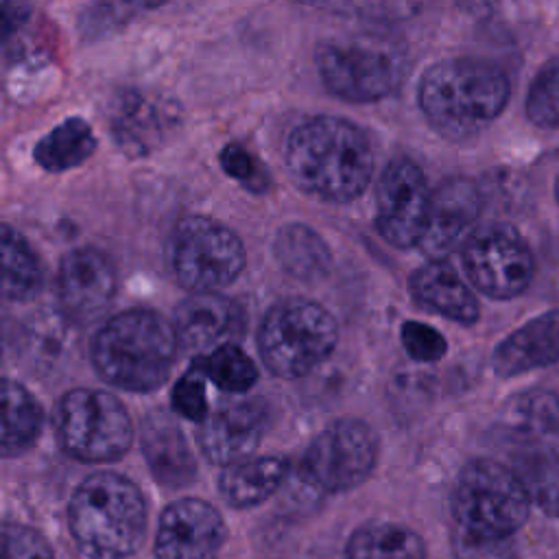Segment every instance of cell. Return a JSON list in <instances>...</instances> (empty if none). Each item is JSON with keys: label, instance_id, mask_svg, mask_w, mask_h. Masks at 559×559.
<instances>
[{"label": "cell", "instance_id": "obj_1", "mask_svg": "<svg viewBox=\"0 0 559 559\" xmlns=\"http://www.w3.org/2000/svg\"><path fill=\"white\" fill-rule=\"evenodd\" d=\"M290 179L308 194L345 203L365 192L373 175V151L360 127L336 116H317L286 140Z\"/></svg>", "mask_w": 559, "mask_h": 559}, {"label": "cell", "instance_id": "obj_2", "mask_svg": "<svg viewBox=\"0 0 559 559\" xmlns=\"http://www.w3.org/2000/svg\"><path fill=\"white\" fill-rule=\"evenodd\" d=\"M509 100L507 74L483 59H445L430 66L417 87V103L430 127L448 140L485 131Z\"/></svg>", "mask_w": 559, "mask_h": 559}, {"label": "cell", "instance_id": "obj_3", "mask_svg": "<svg viewBox=\"0 0 559 559\" xmlns=\"http://www.w3.org/2000/svg\"><path fill=\"white\" fill-rule=\"evenodd\" d=\"M70 531L90 559H127L142 544L146 504L140 489L114 472L87 476L70 502Z\"/></svg>", "mask_w": 559, "mask_h": 559}, {"label": "cell", "instance_id": "obj_4", "mask_svg": "<svg viewBox=\"0 0 559 559\" xmlns=\"http://www.w3.org/2000/svg\"><path fill=\"white\" fill-rule=\"evenodd\" d=\"M175 328L157 312L129 310L107 321L94 338L92 360L103 380L127 391H153L170 373Z\"/></svg>", "mask_w": 559, "mask_h": 559}, {"label": "cell", "instance_id": "obj_5", "mask_svg": "<svg viewBox=\"0 0 559 559\" xmlns=\"http://www.w3.org/2000/svg\"><path fill=\"white\" fill-rule=\"evenodd\" d=\"M338 328L317 301L290 297L269 308L258 332V347L269 371L297 378L321 365L334 349Z\"/></svg>", "mask_w": 559, "mask_h": 559}, {"label": "cell", "instance_id": "obj_6", "mask_svg": "<svg viewBox=\"0 0 559 559\" xmlns=\"http://www.w3.org/2000/svg\"><path fill=\"white\" fill-rule=\"evenodd\" d=\"M531 496L518 476L493 461H472L452 493L456 528L480 537H511L528 518Z\"/></svg>", "mask_w": 559, "mask_h": 559}, {"label": "cell", "instance_id": "obj_7", "mask_svg": "<svg viewBox=\"0 0 559 559\" xmlns=\"http://www.w3.org/2000/svg\"><path fill=\"white\" fill-rule=\"evenodd\" d=\"M55 426L63 450L87 463L116 461L133 441V424L124 404L96 389L66 393L59 402Z\"/></svg>", "mask_w": 559, "mask_h": 559}, {"label": "cell", "instance_id": "obj_8", "mask_svg": "<svg viewBox=\"0 0 559 559\" xmlns=\"http://www.w3.org/2000/svg\"><path fill=\"white\" fill-rule=\"evenodd\" d=\"M323 85L349 103L389 96L404 79L402 52L378 39H328L314 52Z\"/></svg>", "mask_w": 559, "mask_h": 559}, {"label": "cell", "instance_id": "obj_9", "mask_svg": "<svg viewBox=\"0 0 559 559\" xmlns=\"http://www.w3.org/2000/svg\"><path fill=\"white\" fill-rule=\"evenodd\" d=\"M245 266L240 238L223 223L207 216L183 218L173 236V269L186 288L194 293L231 284Z\"/></svg>", "mask_w": 559, "mask_h": 559}, {"label": "cell", "instance_id": "obj_10", "mask_svg": "<svg viewBox=\"0 0 559 559\" xmlns=\"http://www.w3.org/2000/svg\"><path fill=\"white\" fill-rule=\"evenodd\" d=\"M378 459L373 430L356 419L336 421L306 448L304 478L321 491H345L362 483Z\"/></svg>", "mask_w": 559, "mask_h": 559}, {"label": "cell", "instance_id": "obj_11", "mask_svg": "<svg viewBox=\"0 0 559 559\" xmlns=\"http://www.w3.org/2000/svg\"><path fill=\"white\" fill-rule=\"evenodd\" d=\"M463 264L474 286L493 297L520 295L533 277V253L509 225H487L472 234L463 247Z\"/></svg>", "mask_w": 559, "mask_h": 559}, {"label": "cell", "instance_id": "obj_12", "mask_svg": "<svg viewBox=\"0 0 559 559\" xmlns=\"http://www.w3.org/2000/svg\"><path fill=\"white\" fill-rule=\"evenodd\" d=\"M428 181L424 170L408 157H397L386 164L376 194V225L380 236L400 249L419 245L428 210Z\"/></svg>", "mask_w": 559, "mask_h": 559}, {"label": "cell", "instance_id": "obj_13", "mask_svg": "<svg viewBox=\"0 0 559 559\" xmlns=\"http://www.w3.org/2000/svg\"><path fill=\"white\" fill-rule=\"evenodd\" d=\"M227 528L221 513L197 498L168 504L159 518L155 559H216Z\"/></svg>", "mask_w": 559, "mask_h": 559}, {"label": "cell", "instance_id": "obj_14", "mask_svg": "<svg viewBox=\"0 0 559 559\" xmlns=\"http://www.w3.org/2000/svg\"><path fill=\"white\" fill-rule=\"evenodd\" d=\"M109 131L129 155L155 151L179 122L177 103L140 90H120L107 107Z\"/></svg>", "mask_w": 559, "mask_h": 559}, {"label": "cell", "instance_id": "obj_15", "mask_svg": "<svg viewBox=\"0 0 559 559\" xmlns=\"http://www.w3.org/2000/svg\"><path fill=\"white\" fill-rule=\"evenodd\" d=\"M478 214V188L463 177L445 179L430 197V210L419 240L421 251L430 260H445L472 238Z\"/></svg>", "mask_w": 559, "mask_h": 559}, {"label": "cell", "instance_id": "obj_16", "mask_svg": "<svg viewBox=\"0 0 559 559\" xmlns=\"http://www.w3.org/2000/svg\"><path fill=\"white\" fill-rule=\"evenodd\" d=\"M59 301L74 321L98 317L116 293V271L105 253L92 247L63 255L59 266Z\"/></svg>", "mask_w": 559, "mask_h": 559}, {"label": "cell", "instance_id": "obj_17", "mask_svg": "<svg viewBox=\"0 0 559 559\" xmlns=\"http://www.w3.org/2000/svg\"><path fill=\"white\" fill-rule=\"evenodd\" d=\"M266 413L258 402L223 406L207 415L199 428L203 454L221 465L245 461L264 435Z\"/></svg>", "mask_w": 559, "mask_h": 559}, {"label": "cell", "instance_id": "obj_18", "mask_svg": "<svg viewBox=\"0 0 559 559\" xmlns=\"http://www.w3.org/2000/svg\"><path fill=\"white\" fill-rule=\"evenodd\" d=\"M242 330L238 306L214 290L192 293L175 310V332L179 343L190 352L218 347Z\"/></svg>", "mask_w": 559, "mask_h": 559}, {"label": "cell", "instance_id": "obj_19", "mask_svg": "<svg viewBox=\"0 0 559 559\" xmlns=\"http://www.w3.org/2000/svg\"><path fill=\"white\" fill-rule=\"evenodd\" d=\"M559 360V310H548L515 332L493 352L496 373L511 378L531 369H542Z\"/></svg>", "mask_w": 559, "mask_h": 559}, {"label": "cell", "instance_id": "obj_20", "mask_svg": "<svg viewBox=\"0 0 559 559\" xmlns=\"http://www.w3.org/2000/svg\"><path fill=\"white\" fill-rule=\"evenodd\" d=\"M140 443L153 476L166 487H183L197 465L179 426L162 411L148 413L140 428Z\"/></svg>", "mask_w": 559, "mask_h": 559}, {"label": "cell", "instance_id": "obj_21", "mask_svg": "<svg viewBox=\"0 0 559 559\" xmlns=\"http://www.w3.org/2000/svg\"><path fill=\"white\" fill-rule=\"evenodd\" d=\"M413 299L432 312H439L459 323H474L478 319V301L459 273L443 260H430L411 275Z\"/></svg>", "mask_w": 559, "mask_h": 559}, {"label": "cell", "instance_id": "obj_22", "mask_svg": "<svg viewBox=\"0 0 559 559\" xmlns=\"http://www.w3.org/2000/svg\"><path fill=\"white\" fill-rule=\"evenodd\" d=\"M286 463L277 456H262L231 463L221 476L223 498L236 507H253L266 500L284 480Z\"/></svg>", "mask_w": 559, "mask_h": 559}, {"label": "cell", "instance_id": "obj_23", "mask_svg": "<svg viewBox=\"0 0 559 559\" xmlns=\"http://www.w3.org/2000/svg\"><path fill=\"white\" fill-rule=\"evenodd\" d=\"M96 148V135L83 118H68L46 133L33 148L35 162L48 173H63L83 164Z\"/></svg>", "mask_w": 559, "mask_h": 559}, {"label": "cell", "instance_id": "obj_24", "mask_svg": "<svg viewBox=\"0 0 559 559\" xmlns=\"http://www.w3.org/2000/svg\"><path fill=\"white\" fill-rule=\"evenodd\" d=\"M2 454L15 456L39 437L44 421L41 406L22 384L9 378L2 382Z\"/></svg>", "mask_w": 559, "mask_h": 559}, {"label": "cell", "instance_id": "obj_25", "mask_svg": "<svg viewBox=\"0 0 559 559\" xmlns=\"http://www.w3.org/2000/svg\"><path fill=\"white\" fill-rule=\"evenodd\" d=\"M347 559H426L421 537L402 524H369L354 533Z\"/></svg>", "mask_w": 559, "mask_h": 559}, {"label": "cell", "instance_id": "obj_26", "mask_svg": "<svg viewBox=\"0 0 559 559\" xmlns=\"http://www.w3.org/2000/svg\"><path fill=\"white\" fill-rule=\"evenodd\" d=\"M2 295L11 301H26L41 288V266L31 245L11 225H2Z\"/></svg>", "mask_w": 559, "mask_h": 559}, {"label": "cell", "instance_id": "obj_27", "mask_svg": "<svg viewBox=\"0 0 559 559\" xmlns=\"http://www.w3.org/2000/svg\"><path fill=\"white\" fill-rule=\"evenodd\" d=\"M275 255L288 273L301 280H314L330 266V251L321 236L299 223L286 225L277 231Z\"/></svg>", "mask_w": 559, "mask_h": 559}, {"label": "cell", "instance_id": "obj_28", "mask_svg": "<svg viewBox=\"0 0 559 559\" xmlns=\"http://www.w3.org/2000/svg\"><path fill=\"white\" fill-rule=\"evenodd\" d=\"M531 500L550 515H559V445L531 450L518 469Z\"/></svg>", "mask_w": 559, "mask_h": 559}, {"label": "cell", "instance_id": "obj_29", "mask_svg": "<svg viewBox=\"0 0 559 559\" xmlns=\"http://www.w3.org/2000/svg\"><path fill=\"white\" fill-rule=\"evenodd\" d=\"M197 369H201L218 389L229 393H245L258 380V369L253 360L236 345L223 343L203 358Z\"/></svg>", "mask_w": 559, "mask_h": 559}, {"label": "cell", "instance_id": "obj_30", "mask_svg": "<svg viewBox=\"0 0 559 559\" xmlns=\"http://www.w3.org/2000/svg\"><path fill=\"white\" fill-rule=\"evenodd\" d=\"M509 421L526 437L542 439L559 428V397L550 391H526L513 400Z\"/></svg>", "mask_w": 559, "mask_h": 559}, {"label": "cell", "instance_id": "obj_31", "mask_svg": "<svg viewBox=\"0 0 559 559\" xmlns=\"http://www.w3.org/2000/svg\"><path fill=\"white\" fill-rule=\"evenodd\" d=\"M526 116L542 129H559V57L550 59L533 79L526 96Z\"/></svg>", "mask_w": 559, "mask_h": 559}, {"label": "cell", "instance_id": "obj_32", "mask_svg": "<svg viewBox=\"0 0 559 559\" xmlns=\"http://www.w3.org/2000/svg\"><path fill=\"white\" fill-rule=\"evenodd\" d=\"M2 559H57L50 544L33 528L22 524H4Z\"/></svg>", "mask_w": 559, "mask_h": 559}, {"label": "cell", "instance_id": "obj_33", "mask_svg": "<svg viewBox=\"0 0 559 559\" xmlns=\"http://www.w3.org/2000/svg\"><path fill=\"white\" fill-rule=\"evenodd\" d=\"M400 334H402V345L406 354L419 362L439 360L448 349L441 332L419 321H406Z\"/></svg>", "mask_w": 559, "mask_h": 559}, {"label": "cell", "instance_id": "obj_34", "mask_svg": "<svg viewBox=\"0 0 559 559\" xmlns=\"http://www.w3.org/2000/svg\"><path fill=\"white\" fill-rule=\"evenodd\" d=\"M452 544L456 559H515L509 537H480L456 528Z\"/></svg>", "mask_w": 559, "mask_h": 559}, {"label": "cell", "instance_id": "obj_35", "mask_svg": "<svg viewBox=\"0 0 559 559\" xmlns=\"http://www.w3.org/2000/svg\"><path fill=\"white\" fill-rule=\"evenodd\" d=\"M173 408L186 419L203 421L207 417V397L205 386L197 373H186L177 380L170 395Z\"/></svg>", "mask_w": 559, "mask_h": 559}, {"label": "cell", "instance_id": "obj_36", "mask_svg": "<svg viewBox=\"0 0 559 559\" xmlns=\"http://www.w3.org/2000/svg\"><path fill=\"white\" fill-rule=\"evenodd\" d=\"M221 166L229 177L242 181L245 186L255 188V190L262 188V173L245 146H240L236 142L227 144L221 151Z\"/></svg>", "mask_w": 559, "mask_h": 559}, {"label": "cell", "instance_id": "obj_37", "mask_svg": "<svg viewBox=\"0 0 559 559\" xmlns=\"http://www.w3.org/2000/svg\"><path fill=\"white\" fill-rule=\"evenodd\" d=\"M26 17V2L24 0H4V35H11V31Z\"/></svg>", "mask_w": 559, "mask_h": 559}, {"label": "cell", "instance_id": "obj_38", "mask_svg": "<svg viewBox=\"0 0 559 559\" xmlns=\"http://www.w3.org/2000/svg\"><path fill=\"white\" fill-rule=\"evenodd\" d=\"M500 0H456L459 9L472 17H487L496 11Z\"/></svg>", "mask_w": 559, "mask_h": 559}, {"label": "cell", "instance_id": "obj_39", "mask_svg": "<svg viewBox=\"0 0 559 559\" xmlns=\"http://www.w3.org/2000/svg\"><path fill=\"white\" fill-rule=\"evenodd\" d=\"M124 4L133 7V9H155L159 7L164 0H122Z\"/></svg>", "mask_w": 559, "mask_h": 559}, {"label": "cell", "instance_id": "obj_40", "mask_svg": "<svg viewBox=\"0 0 559 559\" xmlns=\"http://www.w3.org/2000/svg\"><path fill=\"white\" fill-rule=\"evenodd\" d=\"M555 194H557V201H559V175H557V181H555Z\"/></svg>", "mask_w": 559, "mask_h": 559}, {"label": "cell", "instance_id": "obj_41", "mask_svg": "<svg viewBox=\"0 0 559 559\" xmlns=\"http://www.w3.org/2000/svg\"><path fill=\"white\" fill-rule=\"evenodd\" d=\"M295 2H304V4H312V2H319V0H295Z\"/></svg>", "mask_w": 559, "mask_h": 559}]
</instances>
